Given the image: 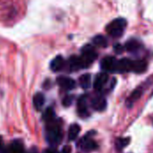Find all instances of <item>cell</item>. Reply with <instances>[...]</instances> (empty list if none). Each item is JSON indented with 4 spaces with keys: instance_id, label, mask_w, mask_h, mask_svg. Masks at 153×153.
Segmentation results:
<instances>
[{
    "instance_id": "6da1fadb",
    "label": "cell",
    "mask_w": 153,
    "mask_h": 153,
    "mask_svg": "<svg viewBox=\"0 0 153 153\" xmlns=\"http://www.w3.org/2000/svg\"><path fill=\"white\" fill-rule=\"evenodd\" d=\"M126 21L123 18H117L113 20L106 27V30L108 35L113 38H120L126 29Z\"/></svg>"
},
{
    "instance_id": "7a4b0ae2",
    "label": "cell",
    "mask_w": 153,
    "mask_h": 153,
    "mask_svg": "<svg viewBox=\"0 0 153 153\" xmlns=\"http://www.w3.org/2000/svg\"><path fill=\"white\" fill-rule=\"evenodd\" d=\"M97 53L91 45H86L82 48V56H80L82 68L89 67L97 58Z\"/></svg>"
},
{
    "instance_id": "3957f363",
    "label": "cell",
    "mask_w": 153,
    "mask_h": 153,
    "mask_svg": "<svg viewBox=\"0 0 153 153\" xmlns=\"http://www.w3.org/2000/svg\"><path fill=\"white\" fill-rule=\"evenodd\" d=\"M46 139L48 143L53 146H56L60 143L62 141V132L60 128L56 126H50L46 133Z\"/></svg>"
},
{
    "instance_id": "277c9868",
    "label": "cell",
    "mask_w": 153,
    "mask_h": 153,
    "mask_svg": "<svg viewBox=\"0 0 153 153\" xmlns=\"http://www.w3.org/2000/svg\"><path fill=\"white\" fill-rule=\"evenodd\" d=\"M80 148L82 149V152L89 153L93 152V151H95L98 148V144L91 137H89L88 135H85L80 141Z\"/></svg>"
},
{
    "instance_id": "5b68a950",
    "label": "cell",
    "mask_w": 153,
    "mask_h": 153,
    "mask_svg": "<svg viewBox=\"0 0 153 153\" xmlns=\"http://www.w3.org/2000/svg\"><path fill=\"white\" fill-rule=\"evenodd\" d=\"M117 60L114 56H106L100 62V67L106 72L115 73Z\"/></svg>"
},
{
    "instance_id": "8992f818",
    "label": "cell",
    "mask_w": 153,
    "mask_h": 153,
    "mask_svg": "<svg viewBox=\"0 0 153 153\" xmlns=\"http://www.w3.org/2000/svg\"><path fill=\"white\" fill-rule=\"evenodd\" d=\"M132 63L133 61L128 58H123V59L118 60L117 63L115 73L124 74V73L132 71Z\"/></svg>"
},
{
    "instance_id": "52a82bcc",
    "label": "cell",
    "mask_w": 153,
    "mask_h": 153,
    "mask_svg": "<svg viewBox=\"0 0 153 153\" xmlns=\"http://www.w3.org/2000/svg\"><path fill=\"white\" fill-rule=\"evenodd\" d=\"M56 82L58 83V85L66 91H70L75 88V82L74 80H73L72 78L69 77H65V76H60L57 78Z\"/></svg>"
},
{
    "instance_id": "ba28073f",
    "label": "cell",
    "mask_w": 153,
    "mask_h": 153,
    "mask_svg": "<svg viewBox=\"0 0 153 153\" xmlns=\"http://www.w3.org/2000/svg\"><path fill=\"white\" fill-rule=\"evenodd\" d=\"M108 81V74L107 73L102 72V73L98 74L95 77L94 83H93L94 89L97 91H100L104 87V85L107 83Z\"/></svg>"
},
{
    "instance_id": "9c48e42d",
    "label": "cell",
    "mask_w": 153,
    "mask_h": 153,
    "mask_svg": "<svg viewBox=\"0 0 153 153\" xmlns=\"http://www.w3.org/2000/svg\"><path fill=\"white\" fill-rule=\"evenodd\" d=\"M148 68V64L145 60H134L132 63V71L135 74H143Z\"/></svg>"
},
{
    "instance_id": "30bf717a",
    "label": "cell",
    "mask_w": 153,
    "mask_h": 153,
    "mask_svg": "<svg viewBox=\"0 0 153 153\" xmlns=\"http://www.w3.org/2000/svg\"><path fill=\"white\" fill-rule=\"evenodd\" d=\"M77 111L79 116L82 117H85L89 115L88 108H87V98L86 96H82L77 102Z\"/></svg>"
},
{
    "instance_id": "8fae6325",
    "label": "cell",
    "mask_w": 153,
    "mask_h": 153,
    "mask_svg": "<svg viewBox=\"0 0 153 153\" xmlns=\"http://www.w3.org/2000/svg\"><path fill=\"white\" fill-rule=\"evenodd\" d=\"M91 107L96 111H99V112L103 111L107 108V100L104 97H101V96L96 97L91 101Z\"/></svg>"
},
{
    "instance_id": "7c38bea8",
    "label": "cell",
    "mask_w": 153,
    "mask_h": 153,
    "mask_svg": "<svg viewBox=\"0 0 153 153\" xmlns=\"http://www.w3.org/2000/svg\"><path fill=\"white\" fill-rule=\"evenodd\" d=\"M23 144L21 141L15 140L11 143V144L6 149L5 153H23Z\"/></svg>"
},
{
    "instance_id": "4fadbf2b",
    "label": "cell",
    "mask_w": 153,
    "mask_h": 153,
    "mask_svg": "<svg viewBox=\"0 0 153 153\" xmlns=\"http://www.w3.org/2000/svg\"><path fill=\"white\" fill-rule=\"evenodd\" d=\"M65 66V60L61 56H56L50 64V68L53 72H58L62 70Z\"/></svg>"
},
{
    "instance_id": "5bb4252c",
    "label": "cell",
    "mask_w": 153,
    "mask_h": 153,
    "mask_svg": "<svg viewBox=\"0 0 153 153\" xmlns=\"http://www.w3.org/2000/svg\"><path fill=\"white\" fill-rule=\"evenodd\" d=\"M143 89L142 88H137V89H135L132 93H131V95L129 96V98L127 99V101H126V105H127V107H132L133 105H134V102H136L141 97H142V95H143Z\"/></svg>"
},
{
    "instance_id": "9a60e30c",
    "label": "cell",
    "mask_w": 153,
    "mask_h": 153,
    "mask_svg": "<svg viewBox=\"0 0 153 153\" xmlns=\"http://www.w3.org/2000/svg\"><path fill=\"white\" fill-rule=\"evenodd\" d=\"M68 66H69L70 71H76V70H79V69H82L80 57L75 56H71L69 61H68Z\"/></svg>"
},
{
    "instance_id": "2e32d148",
    "label": "cell",
    "mask_w": 153,
    "mask_h": 153,
    "mask_svg": "<svg viewBox=\"0 0 153 153\" xmlns=\"http://www.w3.org/2000/svg\"><path fill=\"white\" fill-rule=\"evenodd\" d=\"M80 131H81L80 126L77 124H73L68 130V139L70 141H74L78 137Z\"/></svg>"
},
{
    "instance_id": "e0dca14e",
    "label": "cell",
    "mask_w": 153,
    "mask_h": 153,
    "mask_svg": "<svg viewBox=\"0 0 153 153\" xmlns=\"http://www.w3.org/2000/svg\"><path fill=\"white\" fill-rule=\"evenodd\" d=\"M141 48V44L138 40L136 39H130L126 43L125 48L128 51V52H136L139 50V48Z\"/></svg>"
},
{
    "instance_id": "ac0fdd59",
    "label": "cell",
    "mask_w": 153,
    "mask_h": 153,
    "mask_svg": "<svg viewBox=\"0 0 153 153\" xmlns=\"http://www.w3.org/2000/svg\"><path fill=\"white\" fill-rule=\"evenodd\" d=\"M45 103V97L42 93H37L34 97H33V105L35 107V108L37 110L41 109V108L43 107Z\"/></svg>"
},
{
    "instance_id": "d6986e66",
    "label": "cell",
    "mask_w": 153,
    "mask_h": 153,
    "mask_svg": "<svg viewBox=\"0 0 153 153\" xmlns=\"http://www.w3.org/2000/svg\"><path fill=\"white\" fill-rule=\"evenodd\" d=\"M79 83H80V86L82 89H84V90L89 89V87L91 86V74H84L82 76H80Z\"/></svg>"
},
{
    "instance_id": "ffe728a7",
    "label": "cell",
    "mask_w": 153,
    "mask_h": 153,
    "mask_svg": "<svg viewBox=\"0 0 153 153\" xmlns=\"http://www.w3.org/2000/svg\"><path fill=\"white\" fill-rule=\"evenodd\" d=\"M92 43L100 48H106L108 46L107 39L102 35H97L92 39Z\"/></svg>"
},
{
    "instance_id": "44dd1931",
    "label": "cell",
    "mask_w": 153,
    "mask_h": 153,
    "mask_svg": "<svg viewBox=\"0 0 153 153\" xmlns=\"http://www.w3.org/2000/svg\"><path fill=\"white\" fill-rule=\"evenodd\" d=\"M55 117V112H54V110L52 109V108H48L46 111H45V113H44V115H43V119L45 120V121H47V122H51L52 120H53V118Z\"/></svg>"
},
{
    "instance_id": "7402d4cb",
    "label": "cell",
    "mask_w": 153,
    "mask_h": 153,
    "mask_svg": "<svg viewBox=\"0 0 153 153\" xmlns=\"http://www.w3.org/2000/svg\"><path fill=\"white\" fill-rule=\"evenodd\" d=\"M130 143V138H120L117 141V147L118 149H123L127 146Z\"/></svg>"
},
{
    "instance_id": "603a6c76",
    "label": "cell",
    "mask_w": 153,
    "mask_h": 153,
    "mask_svg": "<svg viewBox=\"0 0 153 153\" xmlns=\"http://www.w3.org/2000/svg\"><path fill=\"white\" fill-rule=\"evenodd\" d=\"M73 102V97L72 96H66L63 100V105L65 107H69Z\"/></svg>"
},
{
    "instance_id": "cb8c5ba5",
    "label": "cell",
    "mask_w": 153,
    "mask_h": 153,
    "mask_svg": "<svg viewBox=\"0 0 153 153\" xmlns=\"http://www.w3.org/2000/svg\"><path fill=\"white\" fill-rule=\"evenodd\" d=\"M124 48H124V47H122L120 44H116V45H115V47H114V49H115L116 53H117V54L122 53Z\"/></svg>"
},
{
    "instance_id": "d4e9b609",
    "label": "cell",
    "mask_w": 153,
    "mask_h": 153,
    "mask_svg": "<svg viewBox=\"0 0 153 153\" xmlns=\"http://www.w3.org/2000/svg\"><path fill=\"white\" fill-rule=\"evenodd\" d=\"M45 153H57L56 151H54V150H47Z\"/></svg>"
},
{
    "instance_id": "484cf974",
    "label": "cell",
    "mask_w": 153,
    "mask_h": 153,
    "mask_svg": "<svg viewBox=\"0 0 153 153\" xmlns=\"http://www.w3.org/2000/svg\"><path fill=\"white\" fill-rule=\"evenodd\" d=\"M2 143H2V138L0 137V150H1V148H2Z\"/></svg>"
}]
</instances>
